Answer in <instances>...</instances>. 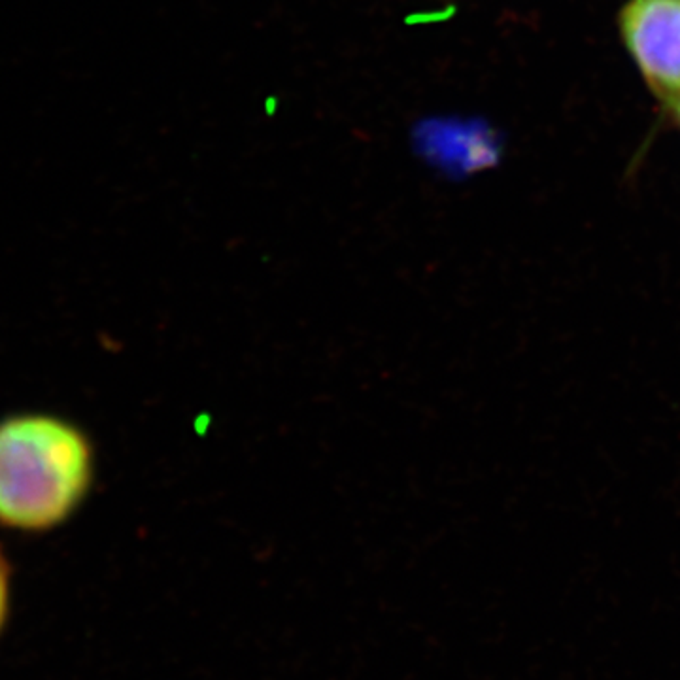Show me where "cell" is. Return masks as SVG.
<instances>
[{
    "mask_svg": "<svg viewBox=\"0 0 680 680\" xmlns=\"http://www.w3.org/2000/svg\"><path fill=\"white\" fill-rule=\"evenodd\" d=\"M96 478V450L82 425L53 412L0 418V528L44 535L84 506Z\"/></svg>",
    "mask_w": 680,
    "mask_h": 680,
    "instance_id": "obj_1",
    "label": "cell"
},
{
    "mask_svg": "<svg viewBox=\"0 0 680 680\" xmlns=\"http://www.w3.org/2000/svg\"><path fill=\"white\" fill-rule=\"evenodd\" d=\"M631 55L654 93L680 99V0H631L620 16Z\"/></svg>",
    "mask_w": 680,
    "mask_h": 680,
    "instance_id": "obj_2",
    "label": "cell"
},
{
    "mask_svg": "<svg viewBox=\"0 0 680 680\" xmlns=\"http://www.w3.org/2000/svg\"><path fill=\"white\" fill-rule=\"evenodd\" d=\"M11 579H13V567H11L10 556L0 542V633L4 630L8 614H10Z\"/></svg>",
    "mask_w": 680,
    "mask_h": 680,
    "instance_id": "obj_3",
    "label": "cell"
},
{
    "mask_svg": "<svg viewBox=\"0 0 680 680\" xmlns=\"http://www.w3.org/2000/svg\"><path fill=\"white\" fill-rule=\"evenodd\" d=\"M673 104H675L676 116H679V119H680V99H679V101H675V102H673Z\"/></svg>",
    "mask_w": 680,
    "mask_h": 680,
    "instance_id": "obj_4",
    "label": "cell"
}]
</instances>
